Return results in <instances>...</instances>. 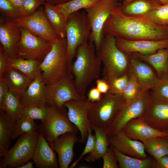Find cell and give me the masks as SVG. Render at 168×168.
<instances>
[{
    "mask_svg": "<svg viewBox=\"0 0 168 168\" xmlns=\"http://www.w3.org/2000/svg\"><path fill=\"white\" fill-rule=\"evenodd\" d=\"M115 8L103 27L105 34L129 40H158L168 38V27L155 24L142 18L127 16Z\"/></svg>",
    "mask_w": 168,
    "mask_h": 168,
    "instance_id": "cell-1",
    "label": "cell"
},
{
    "mask_svg": "<svg viewBox=\"0 0 168 168\" xmlns=\"http://www.w3.org/2000/svg\"><path fill=\"white\" fill-rule=\"evenodd\" d=\"M75 56L71 67L73 83L79 93L85 96L88 86L99 78L102 63L92 43L87 42L79 46Z\"/></svg>",
    "mask_w": 168,
    "mask_h": 168,
    "instance_id": "cell-2",
    "label": "cell"
},
{
    "mask_svg": "<svg viewBox=\"0 0 168 168\" xmlns=\"http://www.w3.org/2000/svg\"><path fill=\"white\" fill-rule=\"evenodd\" d=\"M72 61L68 55L66 38L52 44V48L40 65L42 77L46 86L54 84L63 79H73Z\"/></svg>",
    "mask_w": 168,
    "mask_h": 168,
    "instance_id": "cell-3",
    "label": "cell"
},
{
    "mask_svg": "<svg viewBox=\"0 0 168 168\" xmlns=\"http://www.w3.org/2000/svg\"><path fill=\"white\" fill-rule=\"evenodd\" d=\"M96 54L103 64V78L107 82L127 73L130 66L129 55L117 47L115 37L105 34Z\"/></svg>",
    "mask_w": 168,
    "mask_h": 168,
    "instance_id": "cell-4",
    "label": "cell"
},
{
    "mask_svg": "<svg viewBox=\"0 0 168 168\" xmlns=\"http://www.w3.org/2000/svg\"><path fill=\"white\" fill-rule=\"evenodd\" d=\"M125 103L122 94H102L100 99L91 102L89 108L88 117L92 126L105 131L114 122Z\"/></svg>",
    "mask_w": 168,
    "mask_h": 168,
    "instance_id": "cell-5",
    "label": "cell"
},
{
    "mask_svg": "<svg viewBox=\"0 0 168 168\" xmlns=\"http://www.w3.org/2000/svg\"><path fill=\"white\" fill-rule=\"evenodd\" d=\"M91 27L86 14L75 12L68 17L66 24L67 52L72 61L78 47L89 40Z\"/></svg>",
    "mask_w": 168,
    "mask_h": 168,
    "instance_id": "cell-6",
    "label": "cell"
},
{
    "mask_svg": "<svg viewBox=\"0 0 168 168\" xmlns=\"http://www.w3.org/2000/svg\"><path fill=\"white\" fill-rule=\"evenodd\" d=\"M46 105L48 113L47 119L38 129L49 143L65 133H77L79 131L70 121L65 106L56 108Z\"/></svg>",
    "mask_w": 168,
    "mask_h": 168,
    "instance_id": "cell-7",
    "label": "cell"
},
{
    "mask_svg": "<svg viewBox=\"0 0 168 168\" xmlns=\"http://www.w3.org/2000/svg\"><path fill=\"white\" fill-rule=\"evenodd\" d=\"M38 137L39 133L37 131L20 136L2 157L0 168H18L32 159Z\"/></svg>",
    "mask_w": 168,
    "mask_h": 168,
    "instance_id": "cell-8",
    "label": "cell"
},
{
    "mask_svg": "<svg viewBox=\"0 0 168 168\" xmlns=\"http://www.w3.org/2000/svg\"><path fill=\"white\" fill-rule=\"evenodd\" d=\"M121 5L114 0H100L85 9L91 27L89 40L94 44L96 50L99 48L104 35L103 29L105 22L112 11Z\"/></svg>",
    "mask_w": 168,
    "mask_h": 168,
    "instance_id": "cell-9",
    "label": "cell"
},
{
    "mask_svg": "<svg viewBox=\"0 0 168 168\" xmlns=\"http://www.w3.org/2000/svg\"><path fill=\"white\" fill-rule=\"evenodd\" d=\"M21 40L17 45L15 58L42 61L51 50L52 44L23 27Z\"/></svg>",
    "mask_w": 168,
    "mask_h": 168,
    "instance_id": "cell-10",
    "label": "cell"
},
{
    "mask_svg": "<svg viewBox=\"0 0 168 168\" xmlns=\"http://www.w3.org/2000/svg\"><path fill=\"white\" fill-rule=\"evenodd\" d=\"M150 90L142 93L138 97L125 103L111 125L105 131L108 137L122 129L131 120L143 117L147 112L151 100Z\"/></svg>",
    "mask_w": 168,
    "mask_h": 168,
    "instance_id": "cell-11",
    "label": "cell"
},
{
    "mask_svg": "<svg viewBox=\"0 0 168 168\" xmlns=\"http://www.w3.org/2000/svg\"><path fill=\"white\" fill-rule=\"evenodd\" d=\"M15 20L19 27L24 28L52 44L58 42L61 39L54 32L46 18L43 5L32 14L20 17Z\"/></svg>",
    "mask_w": 168,
    "mask_h": 168,
    "instance_id": "cell-12",
    "label": "cell"
},
{
    "mask_svg": "<svg viewBox=\"0 0 168 168\" xmlns=\"http://www.w3.org/2000/svg\"><path fill=\"white\" fill-rule=\"evenodd\" d=\"M46 104L56 108L65 106L68 101L86 98L80 94L73 83V79L66 78L54 84L46 86Z\"/></svg>",
    "mask_w": 168,
    "mask_h": 168,
    "instance_id": "cell-13",
    "label": "cell"
},
{
    "mask_svg": "<svg viewBox=\"0 0 168 168\" xmlns=\"http://www.w3.org/2000/svg\"><path fill=\"white\" fill-rule=\"evenodd\" d=\"M91 102L86 99L72 100L67 102L65 106L67 109L69 118L80 132L79 142L84 143L87 139L89 128L92 126L88 117V112Z\"/></svg>",
    "mask_w": 168,
    "mask_h": 168,
    "instance_id": "cell-14",
    "label": "cell"
},
{
    "mask_svg": "<svg viewBox=\"0 0 168 168\" xmlns=\"http://www.w3.org/2000/svg\"><path fill=\"white\" fill-rule=\"evenodd\" d=\"M117 46L121 51L128 54L137 53L149 54L158 50L168 48V38L158 40H129L116 37Z\"/></svg>",
    "mask_w": 168,
    "mask_h": 168,
    "instance_id": "cell-15",
    "label": "cell"
},
{
    "mask_svg": "<svg viewBox=\"0 0 168 168\" xmlns=\"http://www.w3.org/2000/svg\"><path fill=\"white\" fill-rule=\"evenodd\" d=\"M109 146L126 155L139 159H145L147 154L144 143L128 138L122 129L108 137Z\"/></svg>",
    "mask_w": 168,
    "mask_h": 168,
    "instance_id": "cell-16",
    "label": "cell"
},
{
    "mask_svg": "<svg viewBox=\"0 0 168 168\" xmlns=\"http://www.w3.org/2000/svg\"><path fill=\"white\" fill-rule=\"evenodd\" d=\"M22 36L21 32L15 19H0L1 45L8 57H15L16 49Z\"/></svg>",
    "mask_w": 168,
    "mask_h": 168,
    "instance_id": "cell-17",
    "label": "cell"
},
{
    "mask_svg": "<svg viewBox=\"0 0 168 168\" xmlns=\"http://www.w3.org/2000/svg\"><path fill=\"white\" fill-rule=\"evenodd\" d=\"M129 55L130 58L129 70L134 75L144 91L150 90L162 82L163 79L160 78L147 63L131 54Z\"/></svg>",
    "mask_w": 168,
    "mask_h": 168,
    "instance_id": "cell-18",
    "label": "cell"
},
{
    "mask_svg": "<svg viewBox=\"0 0 168 168\" xmlns=\"http://www.w3.org/2000/svg\"><path fill=\"white\" fill-rule=\"evenodd\" d=\"M76 134L75 133H66L49 143L58 154L59 168H68L72 161L74 155V145L79 141Z\"/></svg>",
    "mask_w": 168,
    "mask_h": 168,
    "instance_id": "cell-19",
    "label": "cell"
},
{
    "mask_svg": "<svg viewBox=\"0 0 168 168\" xmlns=\"http://www.w3.org/2000/svg\"><path fill=\"white\" fill-rule=\"evenodd\" d=\"M151 98L144 119L152 127L166 133L168 131V101Z\"/></svg>",
    "mask_w": 168,
    "mask_h": 168,
    "instance_id": "cell-20",
    "label": "cell"
},
{
    "mask_svg": "<svg viewBox=\"0 0 168 168\" xmlns=\"http://www.w3.org/2000/svg\"><path fill=\"white\" fill-rule=\"evenodd\" d=\"M122 129L129 138L142 142L155 137H167V133L158 130L149 125L143 117L133 119L128 122Z\"/></svg>",
    "mask_w": 168,
    "mask_h": 168,
    "instance_id": "cell-21",
    "label": "cell"
},
{
    "mask_svg": "<svg viewBox=\"0 0 168 168\" xmlns=\"http://www.w3.org/2000/svg\"><path fill=\"white\" fill-rule=\"evenodd\" d=\"M47 91L41 73L32 81L21 96L20 101L24 107L45 105Z\"/></svg>",
    "mask_w": 168,
    "mask_h": 168,
    "instance_id": "cell-22",
    "label": "cell"
},
{
    "mask_svg": "<svg viewBox=\"0 0 168 168\" xmlns=\"http://www.w3.org/2000/svg\"><path fill=\"white\" fill-rule=\"evenodd\" d=\"M31 159L38 168H59L55 153L40 132Z\"/></svg>",
    "mask_w": 168,
    "mask_h": 168,
    "instance_id": "cell-23",
    "label": "cell"
},
{
    "mask_svg": "<svg viewBox=\"0 0 168 168\" xmlns=\"http://www.w3.org/2000/svg\"><path fill=\"white\" fill-rule=\"evenodd\" d=\"M131 54L152 67L160 78L168 76L167 70L168 48L160 49L156 53L149 54H143L137 53Z\"/></svg>",
    "mask_w": 168,
    "mask_h": 168,
    "instance_id": "cell-24",
    "label": "cell"
},
{
    "mask_svg": "<svg viewBox=\"0 0 168 168\" xmlns=\"http://www.w3.org/2000/svg\"><path fill=\"white\" fill-rule=\"evenodd\" d=\"M45 15L60 39L66 38V19L55 5L47 2L43 5Z\"/></svg>",
    "mask_w": 168,
    "mask_h": 168,
    "instance_id": "cell-25",
    "label": "cell"
},
{
    "mask_svg": "<svg viewBox=\"0 0 168 168\" xmlns=\"http://www.w3.org/2000/svg\"><path fill=\"white\" fill-rule=\"evenodd\" d=\"M3 77L7 81L9 89L19 98L33 80L18 70L10 67L6 69Z\"/></svg>",
    "mask_w": 168,
    "mask_h": 168,
    "instance_id": "cell-26",
    "label": "cell"
},
{
    "mask_svg": "<svg viewBox=\"0 0 168 168\" xmlns=\"http://www.w3.org/2000/svg\"><path fill=\"white\" fill-rule=\"evenodd\" d=\"M16 119L4 111L0 112V156L3 157L8 150L12 139Z\"/></svg>",
    "mask_w": 168,
    "mask_h": 168,
    "instance_id": "cell-27",
    "label": "cell"
},
{
    "mask_svg": "<svg viewBox=\"0 0 168 168\" xmlns=\"http://www.w3.org/2000/svg\"><path fill=\"white\" fill-rule=\"evenodd\" d=\"M162 5L159 0H133L123 7L121 6V10L125 15L141 18Z\"/></svg>",
    "mask_w": 168,
    "mask_h": 168,
    "instance_id": "cell-28",
    "label": "cell"
},
{
    "mask_svg": "<svg viewBox=\"0 0 168 168\" xmlns=\"http://www.w3.org/2000/svg\"><path fill=\"white\" fill-rule=\"evenodd\" d=\"M111 147L120 168H156V160L151 156L145 159H139L125 155Z\"/></svg>",
    "mask_w": 168,
    "mask_h": 168,
    "instance_id": "cell-29",
    "label": "cell"
},
{
    "mask_svg": "<svg viewBox=\"0 0 168 168\" xmlns=\"http://www.w3.org/2000/svg\"><path fill=\"white\" fill-rule=\"evenodd\" d=\"M42 62L17 58H9L8 67L18 70L32 80H33L41 73L40 65Z\"/></svg>",
    "mask_w": 168,
    "mask_h": 168,
    "instance_id": "cell-30",
    "label": "cell"
},
{
    "mask_svg": "<svg viewBox=\"0 0 168 168\" xmlns=\"http://www.w3.org/2000/svg\"><path fill=\"white\" fill-rule=\"evenodd\" d=\"M24 108L18 96L9 89L0 105V111H4L10 117L16 120L23 115Z\"/></svg>",
    "mask_w": 168,
    "mask_h": 168,
    "instance_id": "cell-31",
    "label": "cell"
},
{
    "mask_svg": "<svg viewBox=\"0 0 168 168\" xmlns=\"http://www.w3.org/2000/svg\"><path fill=\"white\" fill-rule=\"evenodd\" d=\"M96 137L95 147L85 158L87 162L92 163L102 158L109 146L108 136L105 130L92 127Z\"/></svg>",
    "mask_w": 168,
    "mask_h": 168,
    "instance_id": "cell-32",
    "label": "cell"
},
{
    "mask_svg": "<svg viewBox=\"0 0 168 168\" xmlns=\"http://www.w3.org/2000/svg\"><path fill=\"white\" fill-rule=\"evenodd\" d=\"M146 152L156 160L168 155V138L159 136L150 138L143 142Z\"/></svg>",
    "mask_w": 168,
    "mask_h": 168,
    "instance_id": "cell-33",
    "label": "cell"
},
{
    "mask_svg": "<svg viewBox=\"0 0 168 168\" xmlns=\"http://www.w3.org/2000/svg\"><path fill=\"white\" fill-rule=\"evenodd\" d=\"M100 0H70L64 3L55 5L67 18L72 13L80 10L89 8L96 4Z\"/></svg>",
    "mask_w": 168,
    "mask_h": 168,
    "instance_id": "cell-34",
    "label": "cell"
},
{
    "mask_svg": "<svg viewBox=\"0 0 168 168\" xmlns=\"http://www.w3.org/2000/svg\"><path fill=\"white\" fill-rule=\"evenodd\" d=\"M37 129L34 119L22 115L16 120L12 139L14 140L26 133L36 131Z\"/></svg>",
    "mask_w": 168,
    "mask_h": 168,
    "instance_id": "cell-35",
    "label": "cell"
},
{
    "mask_svg": "<svg viewBox=\"0 0 168 168\" xmlns=\"http://www.w3.org/2000/svg\"><path fill=\"white\" fill-rule=\"evenodd\" d=\"M128 81L127 86L122 95L127 103L140 96L144 91L137 81L134 75L129 70Z\"/></svg>",
    "mask_w": 168,
    "mask_h": 168,
    "instance_id": "cell-36",
    "label": "cell"
},
{
    "mask_svg": "<svg viewBox=\"0 0 168 168\" xmlns=\"http://www.w3.org/2000/svg\"><path fill=\"white\" fill-rule=\"evenodd\" d=\"M141 18L155 24L168 27V4L153 9Z\"/></svg>",
    "mask_w": 168,
    "mask_h": 168,
    "instance_id": "cell-37",
    "label": "cell"
},
{
    "mask_svg": "<svg viewBox=\"0 0 168 168\" xmlns=\"http://www.w3.org/2000/svg\"><path fill=\"white\" fill-rule=\"evenodd\" d=\"M23 115L34 120H40L42 123H43L47 119L48 115L46 104L43 106L24 107Z\"/></svg>",
    "mask_w": 168,
    "mask_h": 168,
    "instance_id": "cell-38",
    "label": "cell"
},
{
    "mask_svg": "<svg viewBox=\"0 0 168 168\" xmlns=\"http://www.w3.org/2000/svg\"><path fill=\"white\" fill-rule=\"evenodd\" d=\"M128 79V71L121 76L115 78L108 82L110 86L108 92L122 94L127 86Z\"/></svg>",
    "mask_w": 168,
    "mask_h": 168,
    "instance_id": "cell-39",
    "label": "cell"
},
{
    "mask_svg": "<svg viewBox=\"0 0 168 168\" xmlns=\"http://www.w3.org/2000/svg\"><path fill=\"white\" fill-rule=\"evenodd\" d=\"M158 86L150 90L152 98L168 101V76L164 78Z\"/></svg>",
    "mask_w": 168,
    "mask_h": 168,
    "instance_id": "cell-40",
    "label": "cell"
},
{
    "mask_svg": "<svg viewBox=\"0 0 168 168\" xmlns=\"http://www.w3.org/2000/svg\"><path fill=\"white\" fill-rule=\"evenodd\" d=\"M44 2L42 0H23L22 5L19 9L20 17L32 14Z\"/></svg>",
    "mask_w": 168,
    "mask_h": 168,
    "instance_id": "cell-41",
    "label": "cell"
},
{
    "mask_svg": "<svg viewBox=\"0 0 168 168\" xmlns=\"http://www.w3.org/2000/svg\"><path fill=\"white\" fill-rule=\"evenodd\" d=\"M92 127L89 128L86 143L84 149L79 157L72 164L69 168H74L83 156L90 153L94 149L96 143V137L95 134L93 135L92 134Z\"/></svg>",
    "mask_w": 168,
    "mask_h": 168,
    "instance_id": "cell-42",
    "label": "cell"
},
{
    "mask_svg": "<svg viewBox=\"0 0 168 168\" xmlns=\"http://www.w3.org/2000/svg\"><path fill=\"white\" fill-rule=\"evenodd\" d=\"M1 12L8 19H15L20 17L19 9L13 6L7 0H0Z\"/></svg>",
    "mask_w": 168,
    "mask_h": 168,
    "instance_id": "cell-43",
    "label": "cell"
},
{
    "mask_svg": "<svg viewBox=\"0 0 168 168\" xmlns=\"http://www.w3.org/2000/svg\"><path fill=\"white\" fill-rule=\"evenodd\" d=\"M103 168H119L118 162L112 147L109 146L102 157Z\"/></svg>",
    "mask_w": 168,
    "mask_h": 168,
    "instance_id": "cell-44",
    "label": "cell"
},
{
    "mask_svg": "<svg viewBox=\"0 0 168 168\" xmlns=\"http://www.w3.org/2000/svg\"><path fill=\"white\" fill-rule=\"evenodd\" d=\"M9 57L4 51L2 46H0V78L3 77V74L8 67Z\"/></svg>",
    "mask_w": 168,
    "mask_h": 168,
    "instance_id": "cell-45",
    "label": "cell"
},
{
    "mask_svg": "<svg viewBox=\"0 0 168 168\" xmlns=\"http://www.w3.org/2000/svg\"><path fill=\"white\" fill-rule=\"evenodd\" d=\"M102 95L96 87L93 86L89 91L87 95V99L91 103H94L99 100Z\"/></svg>",
    "mask_w": 168,
    "mask_h": 168,
    "instance_id": "cell-46",
    "label": "cell"
},
{
    "mask_svg": "<svg viewBox=\"0 0 168 168\" xmlns=\"http://www.w3.org/2000/svg\"><path fill=\"white\" fill-rule=\"evenodd\" d=\"M96 87L102 94H105L109 92L110 86L108 82L102 78L96 80Z\"/></svg>",
    "mask_w": 168,
    "mask_h": 168,
    "instance_id": "cell-47",
    "label": "cell"
},
{
    "mask_svg": "<svg viewBox=\"0 0 168 168\" xmlns=\"http://www.w3.org/2000/svg\"><path fill=\"white\" fill-rule=\"evenodd\" d=\"M9 90L8 84L5 79L3 77L0 78V105L2 103L5 95Z\"/></svg>",
    "mask_w": 168,
    "mask_h": 168,
    "instance_id": "cell-48",
    "label": "cell"
},
{
    "mask_svg": "<svg viewBox=\"0 0 168 168\" xmlns=\"http://www.w3.org/2000/svg\"><path fill=\"white\" fill-rule=\"evenodd\" d=\"M156 168H168V155L156 160Z\"/></svg>",
    "mask_w": 168,
    "mask_h": 168,
    "instance_id": "cell-49",
    "label": "cell"
},
{
    "mask_svg": "<svg viewBox=\"0 0 168 168\" xmlns=\"http://www.w3.org/2000/svg\"><path fill=\"white\" fill-rule=\"evenodd\" d=\"M13 6L19 9L22 6L23 0H7Z\"/></svg>",
    "mask_w": 168,
    "mask_h": 168,
    "instance_id": "cell-50",
    "label": "cell"
},
{
    "mask_svg": "<svg viewBox=\"0 0 168 168\" xmlns=\"http://www.w3.org/2000/svg\"><path fill=\"white\" fill-rule=\"evenodd\" d=\"M44 2H47L54 5L61 4L70 0H42Z\"/></svg>",
    "mask_w": 168,
    "mask_h": 168,
    "instance_id": "cell-51",
    "label": "cell"
},
{
    "mask_svg": "<svg viewBox=\"0 0 168 168\" xmlns=\"http://www.w3.org/2000/svg\"><path fill=\"white\" fill-rule=\"evenodd\" d=\"M34 167L33 162L29 161L18 168H33Z\"/></svg>",
    "mask_w": 168,
    "mask_h": 168,
    "instance_id": "cell-52",
    "label": "cell"
},
{
    "mask_svg": "<svg viewBox=\"0 0 168 168\" xmlns=\"http://www.w3.org/2000/svg\"><path fill=\"white\" fill-rule=\"evenodd\" d=\"M133 0H124L121 5V7H123L125 6Z\"/></svg>",
    "mask_w": 168,
    "mask_h": 168,
    "instance_id": "cell-53",
    "label": "cell"
},
{
    "mask_svg": "<svg viewBox=\"0 0 168 168\" xmlns=\"http://www.w3.org/2000/svg\"><path fill=\"white\" fill-rule=\"evenodd\" d=\"M163 5L168 4V0H159Z\"/></svg>",
    "mask_w": 168,
    "mask_h": 168,
    "instance_id": "cell-54",
    "label": "cell"
},
{
    "mask_svg": "<svg viewBox=\"0 0 168 168\" xmlns=\"http://www.w3.org/2000/svg\"><path fill=\"white\" fill-rule=\"evenodd\" d=\"M167 72L168 74V60L167 64Z\"/></svg>",
    "mask_w": 168,
    "mask_h": 168,
    "instance_id": "cell-55",
    "label": "cell"
},
{
    "mask_svg": "<svg viewBox=\"0 0 168 168\" xmlns=\"http://www.w3.org/2000/svg\"><path fill=\"white\" fill-rule=\"evenodd\" d=\"M115 0L116 1H117V2H118V1H122V0H123V1L124 0Z\"/></svg>",
    "mask_w": 168,
    "mask_h": 168,
    "instance_id": "cell-56",
    "label": "cell"
},
{
    "mask_svg": "<svg viewBox=\"0 0 168 168\" xmlns=\"http://www.w3.org/2000/svg\"><path fill=\"white\" fill-rule=\"evenodd\" d=\"M167 133V137L168 138V131L166 132Z\"/></svg>",
    "mask_w": 168,
    "mask_h": 168,
    "instance_id": "cell-57",
    "label": "cell"
}]
</instances>
